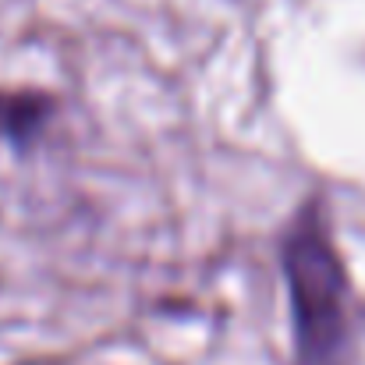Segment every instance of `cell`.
<instances>
[{"instance_id":"7a4b0ae2","label":"cell","mask_w":365,"mask_h":365,"mask_svg":"<svg viewBox=\"0 0 365 365\" xmlns=\"http://www.w3.org/2000/svg\"><path fill=\"white\" fill-rule=\"evenodd\" d=\"M57 114V100L43 89H0V138L18 153L32 149Z\"/></svg>"},{"instance_id":"6da1fadb","label":"cell","mask_w":365,"mask_h":365,"mask_svg":"<svg viewBox=\"0 0 365 365\" xmlns=\"http://www.w3.org/2000/svg\"><path fill=\"white\" fill-rule=\"evenodd\" d=\"M294 365H359L362 298L334 238L323 195H309L287 217L277 245Z\"/></svg>"}]
</instances>
